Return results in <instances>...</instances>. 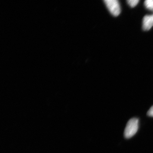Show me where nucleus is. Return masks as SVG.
Returning <instances> with one entry per match:
<instances>
[{
	"mask_svg": "<svg viewBox=\"0 0 153 153\" xmlns=\"http://www.w3.org/2000/svg\"><path fill=\"white\" fill-rule=\"evenodd\" d=\"M138 119L133 118L128 121L124 131V136L126 138H130L135 134L138 129Z\"/></svg>",
	"mask_w": 153,
	"mask_h": 153,
	"instance_id": "1",
	"label": "nucleus"
},
{
	"mask_svg": "<svg viewBox=\"0 0 153 153\" xmlns=\"http://www.w3.org/2000/svg\"><path fill=\"white\" fill-rule=\"evenodd\" d=\"M107 8L113 16H117L120 13L121 9L118 0H103Z\"/></svg>",
	"mask_w": 153,
	"mask_h": 153,
	"instance_id": "2",
	"label": "nucleus"
},
{
	"mask_svg": "<svg viewBox=\"0 0 153 153\" xmlns=\"http://www.w3.org/2000/svg\"><path fill=\"white\" fill-rule=\"evenodd\" d=\"M153 27V14L146 15L144 17L143 21V28L145 31L150 30Z\"/></svg>",
	"mask_w": 153,
	"mask_h": 153,
	"instance_id": "3",
	"label": "nucleus"
},
{
	"mask_svg": "<svg viewBox=\"0 0 153 153\" xmlns=\"http://www.w3.org/2000/svg\"><path fill=\"white\" fill-rule=\"evenodd\" d=\"M144 5L146 8L153 12V0H145Z\"/></svg>",
	"mask_w": 153,
	"mask_h": 153,
	"instance_id": "4",
	"label": "nucleus"
},
{
	"mask_svg": "<svg viewBox=\"0 0 153 153\" xmlns=\"http://www.w3.org/2000/svg\"><path fill=\"white\" fill-rule=\"evenodd\" d=\"M140 0H127L128 4L131 7H134L138 4Z\"/></svg>",
	"mask_w": 153,
	"mask_h": 153,
	"instance_id": "5",
	"label": "nucleus"
},
{
	"mask_svg": "<svg viewBox=\"0 0 153 153\" xmlns=\"http://www.w3.org/2000/svg\"><path fill=\"white\" fill-rule=\"evenodd\" d=\"M147 115L149 116L153 117V105L151 107V108L148 111Z\"/></svg>",
	"mask_w": 153,
	"mask_h": 153,
	"instance_id": "6",
	"label": "nucleus"
}]
</instances>
